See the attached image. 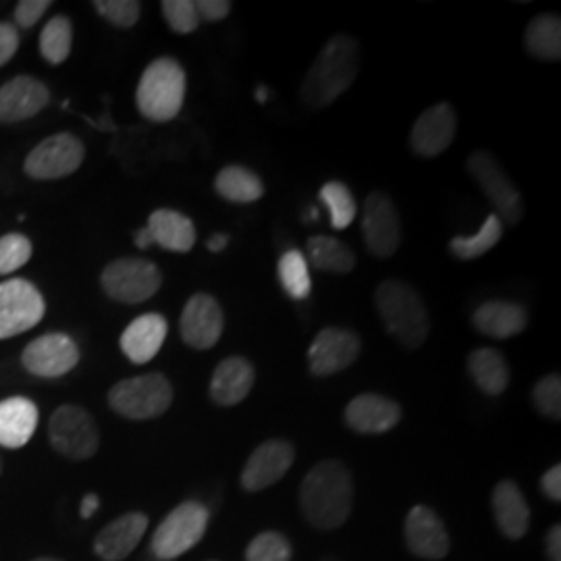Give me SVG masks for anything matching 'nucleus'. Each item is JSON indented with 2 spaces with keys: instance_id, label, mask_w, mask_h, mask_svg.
I'll use <instances>...</instances> for the list:
<instances>
[{
  "instance_id": "f257e3e1",
  "label": "nucleus",
  "mask_w": 561,
  "mask_h": 561,
  "mask_svg": "<svg viewBox=\"0 0 561 561\" xmlns=\"http://www.w3.org/2000/svg\"><path fill=\"white\" fill-rule=\"evenodd\" d=\"M354 505V481L340 460L319 461L300 484V507L306 522L319 530L343 526Z\"/></svg>"
},
{
  "instance_id": "f03ea898",
  "label": "nucleus",
  "mask_w": 561,
  "mask_h": 561,
  "mask_svg": "<svg viewBox=\"0 0 561 561\" xmlns=\"http://www.w3.org/2000/svg\"><path fill=\"white\" fill-rule=\"evenodd\" d=\"M360 71V44L337 34L322 46L301 81V101L310 108H327L356 81Z\"/></svg>"
},
{
  "instance_id": "7ed1b4c3",
  "label": "nucleus",
  "mask_w": 561,
  "mask_h": 561,
  "mask_svg": "<svg viewBox=\"0 0 561 561\" xmlns=\"http://www.w3.org/2000/svg\"><path fill=\"white\" fill-rule=\"evenodd\" d=\"M382 327L408 350H419L431 333V317L421 294L405 280L387 279L375 291Z\"/></svg>"
},
{
  "instance_id": "20e7f679",
  "label": "nucleus",
  "mask_w": 561,
  "mask_h": 561,
  "mask_svg": "<svg viewBox=\"0 0 561 561\" xmlns=\"http://www.w3.org/2000/svg\"><path fill=\"white\" fill-rule=\"evenodd\" d=\"M187 90V76L173 57L154 59L141 73L136 104L144 119L152 123L173 121L181 113Z\"/></svg>"
},
{
  "instance_id": "39448f33",
  "label": "nucleus",
  "mask_w": 561,
  "mask_h": 561,
  "mask_svg": "<svg viewBox=\"0 0 561 561\" xmlns=\"http://www.w3.org/2000/svg\"><path fill=\"white\" fill-rule=\"evenodd\" d=\"M173 403V385L162 373L119 381L108 391V405L127 421H152Z\"/></svg>"
},
{
  "instance_id": "423d86ee",
  "label": "nucleus",
  "mask_w": 561,
  "mask_h": 561,
  "mask_svg": "<svg viewBox=\"0 0 561 561\" xmlns=\"http://www.w3.org/2000/svg\"><path fill=\"white\" fill-rule=\"evenodd\" d=\"M208 507L201 502L178 505L152 535V553L161 561H173L194 549L208 528Z\"/></svg>"
},
{
  "instance_id": "0eeeda50",
  "label": "nucleus",
  "mask_w": 561,
  "mask_h": 561,
  "mask_svg": "<svg viewBox=\"0 0 561 561\" xmlns=\"http://www.w3.org/2000/svg\"><path fill=\"white\" fill-rule=\"evenodd\" d=\"M102 291L119 304H144L162 287L161 268L146 259L123 256L108 262L101 275Z\"/></svg>"
},
{
  "instance_id": "6e6552de",
  "label": "nucleus",
  "mask_w": 561,
  "mask_h": 561,
  "mask_svg": "<svg viewBox=\"0 0 561 561\" xmlns=\"http://www.w3.org/2000/svg\"><path fill=\"white\" fill-rule=\"evenodd\" d=\"M48 439L62 458L73 461L90 460L101 447L96 421L80 405H60L48 422Z\"/></svg>"
},
{
  "instance_id": "1a4fd4ad",
  "label": "nucleus",
  "mask_w": 561,
  "mask_h": 561,
  "mask_svg": "<svg viewBox=\"0 0 561 561\" xmlns=\"http://www.w3.org/2000/svg\"><path fill=\"white\" fill-rule=\"evenodd\" d=\"M466 169L470 178L481 187L486 201L491 202V206L495 208L493 215L502 221V225H518L524 217V202L518 187L507 178L500 162L495 161L489 152L477 150L468 157Z\"/></svg>"
},
{
  "instance_id": "9d476101",
  "label": "nucleus",
  "mask_w": 561,
  "mask_h": 561,
  "mask_svg": "<svg viewBox=\"0 0 561 561\" xmlns=\"http://www.w3.org/2000/svg\"><path fill=\"white\" fill-rule=\"evenodd\" d=\"M362 236L375 259H391L401 245V217L396 202L381 190L366 196L362 206Z\"/></svg>"
},
{
  "instance_id": "9b49d317",
  "label": "nucleus",
  "mask_w": 561,
  "mask_h": 561,
  "mask_svg": "<svg viewBox=\"0 0 561 561\" xmlns=\"http://www.w3.org/2000/svg\"><path fill=\"white\" fill-rule=\"evenodd\" d=\"M46 301L38 287L27 279L0 283V340H11L41 324Z\"/></svg>"
},
{
  "instance_id": "f8f14e48",
  "label": "nucleus",
  "mask_w": 561,
  "mask_h": 561,
  "mask_svg": "<svg viewBox=\"0 0 561 561\" xmlns=\"http://www.w3.org/2000/svg\"><path fill=\"white\" fill-rule=\"evenodd\" d=\"M85 159V146L73 134H55L42 140L23 162L27 178L38 181L62 180L73 175Z\"/></svg>"
},
{
  "instance_id": "ddd939ff",
  "label": "nucleus",
  "mask_w": 561,
  "mask_h": 561,
  "mask_svg": "<svg viewBox=\"0 0 561 561\" xmlns=\"http://www.w3.org/2000/svg\"><path fill=\"white\" fill-rule=\"evenodd\" d=\"M362 340L358 333L341 327H324L308 350V368L314 377H331L358 360Z\"/></svg>"
},
{
  "instance_id": "4468645a",
  "label": "nucleus",
  "mask_w": 561,
  "mask_h": 561,
  "mask_svg": "<svg viewBox=\"0 0 561 561\" xmlns=\"http://www.w3.org/2000/svg\"><path fill=\"white\" fill-rule=\"evenodd\" d=\"M21 362L25 370L34 377L59 379L78 366L80 347L65 333H48L32 341L23 350Z\"/></svg>"
},
{
  "instance_id": "2eb2a0df",
  "label": "nucleus",
  "mask_w": 561,
  "mask_h": 561,
  "mask_svg": "<svg viewBox=\"0 0 561 561\" xmlns=\"http://www.w3.org/2000/svg\"><path fill=\"white\" fill-rule=\"evenodd\" d=\"M225 312L210 294H194L183 306L180 319L181 340L194 350H210L221 340Z\"/></svg>"
},
{
  "instance_id": "dca6fc26",
  "label": "nucleus",
  "mask_w": 561,
  "mask_h": 561,
  "mask_svg": "<svg viewBox=\"0 0 561 561\" xmlns=\"http://www.w3.org/2000/svg\"><path fill=\"white\" fill-rule=\"evenodd\" d=\"M458 134V115L449 102L428 106L410 131V146L416 157L435 159L443 154Z\"/></svg>"
},
{
  "instance_id": "f3484780",
  "label": "nucleus",
  "mask_w": 561,
  "mask_h": 561,
  "mask_svg": "<svg viewBox=\"0 0 561 561\" xmlns=\"http://www.w3.org/2000/svg\"><path fill=\"white\" fill-rule=\"evenodd\" d=\"M296 460V449L289 442L271 439L254 449L241 470V486L248 493H261L279 482Z\"/></svg>"
},
{
  "instance_id": "a211bd4d",
  "label": "nucleus",
  "mask_w": 561,
  "mask_h": 561,
  "mask_svg": "<svg viewBox=\"0 0 561 561\" xmlns=\"http://www.w3.org/2000/svg\"><path fill=\"white\" fill-rule=\"evenodd\" d=\"M405 545L422 560H443L449 553V535L442 518L426 505H416L405 518Z\"/></svg>"
},
{
  "instance_id": "6ab92c4d",
  "label": "nucleus",
  "mask_w": 561,
  "mask_h": 561,
  "mask_svg": "<svg viewBox=\"0 0 561 561\" xmlns=\"http://www.w3.org/2000/svg\"><path fill=\"white\" fill-rule=\"evenodd\" d=\"M50 102V90L32 76H18L0 85V123L32 119Z\"/></svg>"
},
{
  "instance_id": "aec40b11",
  "label": "nucleus",
  "mask_w": 561,
  "mask_h": 561,
  "mask_svg": "<svg viewBox=\"0 0 561 561\" xmlns=\"http://www.w3.org/2000/svg\"><path fill=\"white\" fill-rule=\"evenodd\" d=\"M401 421V405L379 393H362L347 403L345 422L362 435H381Z\"/></svg>"
},
{
  "instance_id": "412c9836",
  "label": "nucleus",
  "mask_w": 561,
  "mask_h": 561,
  "mask_svg": "<svg viewBox=\"0 0 561 561\" xmlns=\"http://www.w3.org/2000/svg\"><path fill=\"white\" fill-rule=\"evenodd\" d=\"M148 528V516L141 512L123 514L106 524L94 541V551L102 561H123L134 553Z\"/></svg>"
},
{
  "instance_id": "4be33fe9",
  "label": "nucleus",
  "mask_w": 561,
  "mask_h": 561,
  "mask_svg": "<svg viewBox=\"0 0 561 561\" xmlns=\"http://www.w3.org/2000/svg\"><path fill=\"white\" fill-rule=\"evenodd\" d=\"M169 333V322L159 312L141 314L129 322L121 335V352L134 364H148L159 352Z\"/></svg>"
},
{
  "instance_id": "5701e85b",
  "label": "nucleus",
  "mask_w": 561,
  "mask_h": 561,
  "mask_svg": "<svg viewBox=\"0 0 561 561\" xmlns=\"http://www.w3.org/2000/svg\"><path fill=\"white\" fill-rule=\"evenodd\" d=\"M256 382L254 364L243 356H229L219 362L210 379V400L221 408H231L245 400Z\"/></svg>"
},
{
  "instance_id": "b1692460",
  "label": "nucleus",
  "mask_w": 561,
  "mask_h": 561,
  "mask_svg": "<svg viewBox=\"0 0 561 561\" xmlns=\"http://www.w3.org/2000/svg\"><path fill=\"white\" fill-rule=\"evenodd\" d=\"M474 329L493 340H510L528 327V312L516 301L491 300L481 304L472 314Z\"/></svg>"
},
{
  "instance_id": "393cba45",
  "label": "nucleus",
  "mask_w": 561,
  "mask_h": 561,
  "mask_svg": "<svg viewBox=\"0 0 561 561\" xmlns=\"http://www.w3.org/2000/svg\"><path fill=\"white\" fill-rule=\"evenodd\" d=\"M38 426V405L27 398L0 401V445L20 449L34 437Z\"/></svg>"
},
{
  "instance_id": "a878e982",
  "label": "nucleus",
  "mask_w": 561,
  "mask_h": 561,
  "mask_svg": "<svg viewBox=\"0 0 561 561\" xmlns=\"http://www.w3.org/2000/svg\"><path fill=\"white\" fill-rule=\"evenodd\" d=\"M493 512L503 535L512 541L522 539L530 528V507L514 481H502L493 491Z\"/></svg>"
},
{
  "instance_id": "bb28decb",
  "label": "nucleus",
  "mask_w": 561,
  "mask_h": 561,
  "mask_svg": "<svg viewBox=\"0 0 561 561\" xmlns=\"http://www.w3.org/2000/svg\"><path fill=\"white\" fill-rule=\"evenodd\" d=\"M146 229L150 231L152 241L159 243L162 250L185 254L196 243V225L190 217L181 215L171 208H159L148 217Z\"/></svg>"
},
{
  "instance_id": "cd10ccee",
  "label": "nucleus",
  "mask_w": 561,
  "mask_h": 561,
  "mask_svg": "<svg viewBox=\"0 0 561 561\" xmlns=\"http://www.w3.org/2000/svg\"><path fill=\"white\" fill-rule=\"evenodd\" d=\"M468 373L482 393L495 398L510 385V366L502 352L493 347H479L468 356Z\"/></svg>"
},
{
  "instance_id": "c85d7f7f",
  "label": "nucleus",
  "mask_w": 561,
  "mask_h": 561,
  "mask_svg": "<svg viewBox=\"0 0 561 561\" xmlns=\"http://www.w3.org/2000/svg\"><path fill=\"white\" fill-rule=\"evenodd\" d=\"M306 261L331 275H347L356 268V254L350 245L327 236H312L306 241Z\"/></svg>"
},
{
  "instance_id": "c756f323",
  "label": "nucleus",
  "mask_w": 561,
  "mask_h": 561,
  "mask_svg": "<svg viewBox=\"0 0 561 561\" xmlns=\"http://www.w3.org/2000/svg\"><path fill=\"white\" fill-rule=\"evenodd\" d=\"M215 192L221 196L222 201L233 202V204H252L264 196V183L254 171L241 164H229L219 171L215 180Z\"/></svg>"
},
{
  "instance_id": "7c9ffc66",
  "label": "nucleus",
  "mask_w": 561,
  "mask_h": 561,
  "mask_svg": "<svg viewBox=\"0 0 561 561\" xmlns=\"http://www.w3.org/2000/svg\"><path fill=\"white\" fill-rule=\"evenodd\" d=\"M524 46L530 57L539 60H560L561 20L553 13H541L530 20L524 32Z\"/></svg>"
},
{
  "instance_id": "2f4dec72",
  "label": "nucleus",
  "mask_w": 561,
  "mask_h": 561,
  "mask_svg": "<svg viewBox=\"0 0 561 561\" xmlns=\"http://www.w3.org/2000/svg\"><path fill=\"white\" fill-rule=\"evenodd\" d=\"M503 236V225L495 215H489L482 222L481 231L477 236H458L449 241V252L458 261H477L493 250Z\"/></svg>"
},
{
  "instance_id": "473e14b6",
  "label": "nucleus",
  "mask_w": 561,
  "mask_h": 561,
  "mask_svg": "<svg viewBox=\"0 0 561 561\" xmlns=\"http://www.w3.org/2000/svg\"><path fill=\"white\" fill-rule=\"evenodd\" d=\"M280 287L291 300H306L312 289V279L308 271V261L300 250H289L280 256L279 266Z\"/></svg>"
},
{
  "instance_id": "72a5a7b5",
  "label": "nucleus",
  "mask_w": 561,
  "mask_h": 561,
  "mask_svg": "<svg viewBox=\"0 0 561 561\" xmlns=\"http://www.w3.org/2000/svg\"><path fill=\"white\" fill-rule=\"evenodd\" d=\"M73 46V25L65 15H55L44 25L41 34V53L48 65H60L69 59Z\"/></svg>"
},
{
  "instance_id": "f704fd0d",
  "label": "nucleus",
  "mask_w": 561,
  "mask_h": 561,
  "mask_svg": "<svg viewBox=\"0 0 561 561\" xmlns=\"http://www.w3.org/2000/svg\"><path fill=\"white\" fill-rule=\"evenodd\" d=\"M321 201L329 208L331 227L333 229H347L358 213V204L352 190L341 181H329L321 187Z\"/></svg>"
},
{
  "instance_id": "c9c22d12",
  "label": "nucleus",
  "mask_w": 561,
  "mask_h": 561,
  "mask_svg": "<svg viewBox=\"0 0 561 561\" xmlns=\"http://www.w3.org/2000/svg\"><path fill=\"white\" fill-rule=\"evenodd\" d=\"M34 254V245L23 233H9L0 238V275H11L25 266Z\"/></svg>"
},
{
  "instance_id": "e433bc0d",
  "label": "nucleus",
  "mask_w": 561,
  "mask_h": 561,
  "mask_svg": "<svg viewBox=\"0 0 561 561\" xmlns=\"http://www.w3.org/2000/svg\"><path fill=\"white\" fill-rule=\"evenodd\" d=\"M291 545L280 533H261L245 549V561H289Z\"/></svg>"
},
{
  "instance_id": "4c0bfd02",
  "label": "nucleus",
  "mask_w": 561,
  "mask_h": 561,
  "mask_svg": "<svg viewBox=\"0 0 561 561\" xmlns=\"http://www.w3.org/2000/svg\"><path fill=\"white\" fill-rule=\"evenodd\" d=\"M162 18L175 34H192L201 27V18L194 0H162Z\"/></svg>"
},
{
  "instance_id": "58836bf2",
  "label": "nucleus",
  "mask_w": 561,
  "mask_h": 561,
  "mask_svg": "<svg viewBox=\"0 0 561 561\" xmlns=\"http://www.w3.org/2000/svg\"><path fill=\"white\" fill-rule=\"evenodd\" d=\"M94 9L102 20L121 30L134 27L141 15V2L138 0H96Z\"/></svg>"
},
{
  "instance_id": "ea45409f",
  "label": "nucleus",
  "mask_w": 561,
  "mask_h": 561,
  "mask_svg": "<svg viewBox=\"0 0 561 561\" xmlns=\"http://www.w3.org/2000/svg\"><path fill=\"white\" fill-rule=\"evenodd\" d=\"M533 401L542 416L551 421L561 419V379L560 375H547L533 389Z\"/></svg>"
},
{
  "instance_id": "a19ab883",
  "label": "nucleus",
  "mask_w": 561,
  "mask_h": 561,
  "mask_svg": "<svg viewBox=\"0 0 561 561\" xmlns=\"http://www.w3.org/2000/svg\"><path fill=\"white\" fill-rule=\"evenodd\" d=\"M48 9H50L48 0H21L15 7V21L21 27L30 30L44 18Z\"/></svg>"
},
{
  "instance_id": "79ce46f5",
  "label": "nucleus",
  "mask_w": 561,
  "mask_h": 561,
  "mask_svg": "<svg viewBox=\"0 0 561 561\" xmlns=\"http://www.w3.org/2000/svg\"><path fill=\"white\" fill-rule=\"evenodd\" d=\"M20 34L18 27L11 23L0 21V67L13 59L20 50Z\"/></svg>"
},
{
  "instance_id": "37998d69",
  "label": "nucleus",
  "mask_w": 561,
  "mask_h": 561,
  "mask_svg": "<svg viewBox=\"0 0 561 561\" xmlns=\"http://www.w3.org/2000/svg\"><path fill=\"white\" fill-rule=\"evenodd\" d=\"M233 4L229 0H198L196 2V11H198V18L206 23H217L222 21L225 18H229Z\"/></svg>"
},
{
  "instance_id": "c03bdc74",
  "label": "nucleus",
  "mask_w": 561,
  "mask_h": 561,
  "mask_svg": "<svg viewBox=\"0 0 561 561\" xmlns=\"http://www.w3.org/2000/svg\"><path fill=\"white\" fill-rule=\"evenodd\" d=\"M542 493L551 500V502H561V466L556 463L553 468H549L541 479Z\"/></svg>"
},
{
  "instance_id": "a18cd8bd",
  "label": "nucleus",
  "mask_w": 561,
  "mask_h": 561,
  "mask_svg": "<svg viewBox=\"0 0 561 561\" xmlns=\"http://www.w3.org/2000/svg\"><path fill=\"white\" fill-rule=\"evenodd\" d=\"M547 558H549V561H561L560 524H556V526L547 533Z\"/></svg>"
},
{
  "instance_id": "49530a36",
  "label": "nucleus",
  "mask_w": 561,
  "mask_h": 561,
  "mask_svg": "<svg viewBox=\"0 0 561 561\" xmlns=\"http://www.w3.org/2000/svg\"><path fill=\"white\" fill-rule=\"evenodd\" d=\"M99 507H101V497H99L96 493H88V495L81 500V518H83V520H90V518L96 514Z\"/></svg>"
},
{
  "instance_id": "de8ad7c7",
  "label": "nucleus",
  "mask_w": 561,
  "mask_h": 561,
  "mask_svg": "<svg viewBox=\"0 0 561 561\" xmlns=\"http://www.w3.org/2000/svg\"><path fill=\"white\" fill-rule=\"evenodd\" d=\"M227 245H229V236H225V233H217V236H213L210 240L206 241V248L215 254L222 252Z\"/></svg>"
},
{
  "instance_id": "09e8293b",
  "label": "nucleus",
  "mask_w": 561,
  "mask_h": 561,
  "mask_svg": "<svg viewBox=\"0 0 561 561\" xmlns=\"http://www.w3.org/2000/svg\"><path fill=\"white\" fill-rule=\"evenodd\" d=\"M134 240H136V245L140 248V250H148L154 241H152V236H150V231L146 229V227H141L138 229L136 233H134Z\"/></svg>"
},
{
  "instance_id": "8fccbe9b",
  "label": "nucleus",
  "mask_w": 561,
  "mask_h": 561,
  "mask_svg": "<svg viewBox=\"0 0 561 561\" xmlns=\"http://www.w3.org/2000/svg\"><path fill=\"white\" fill-rule=\"evenodd\" d=\"M266 99H268V90H266L264 85H261V88L256 90V101L264 102Z\"/></svg>"
},
{
  "instance_id": "3c124183",
  "label": "nucleus",
  "mask_w": 561,
  "mask_h": 561,
  "mask_svg": "<svg viewBox=\"0 0 561 561\" xmlns=\"http://www.w3.org/2000/svg\"><path fill=\"white\" fill-rule=\"evenodd\" d=\"M34 561H60V560H55V558H38V560H34Z\"/></svg>"
},
{
  "instance_id": "603ef678",
  "label": "nucleus",
  "mask_w": 561,
  "mask_h": 561,
  "mask_svg": "<svg viewBox=\"0 0 561 561\" xmlns=\"http://www.w3.org/2000/svg\"><path fill=\"white\" fill-rule=\"evenodd\" d=\"M0 472H2V460H0Z\"/></svg>"
}]
</instances>
